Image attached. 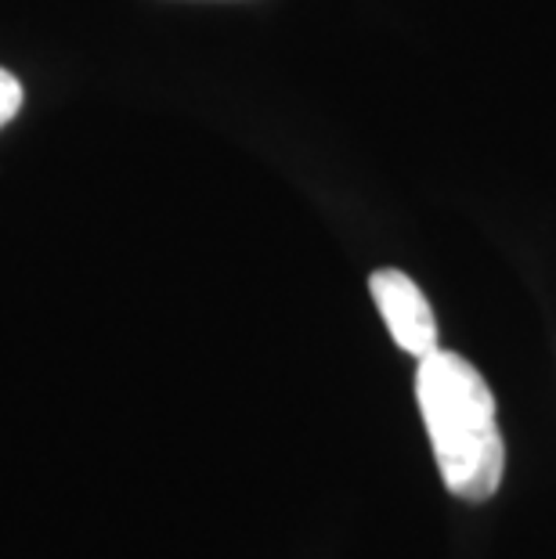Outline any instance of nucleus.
<instances>
[{"mask_svg": "<svg viewBox=\"0 0 556 559\" xmlns=\"http://www.w3.org/2000/svg\"><path fill=\"white\" fill-rule=\"evenodd\" d=\"M369 293H372V300H376V307H380L390 336H394V343L401 350L412 354V358H419V361L437 350L434 311H430L423 289L405 275V271H394V267L372 271Z\"/></svg>", "mask_w": 556, "mask_h": 559, "instance_id": "obj_2", "label": "nucleus"}, {"mask_svg": "<svg viewBox=\"0 0 556 559\" xmlns=\"http://www.w3.org/2000/svg\"><path fill=\"white\" fill-rule=\"evenodd\" d=\"M19 109H22V83L8 69H0V127L15 120Z\"/></svg>", "mask_w": 556, "mask_h": 559, "instance_id": "obj_3", "label": "nucleus"}, {"mask_svg": "<svg viewBox=\"0 0 556 559\" xmlns=\"http://www.w3.org/2000/svg\"><path fill=\"white\" fill-rule=\"evenodd\" d=\"M416 401L445 487L463 502H488L502 484L506 444L484 376L437 347L419 361Z\"/></svg>", "mask_w": 556, "mask_h": 559, "instance_id": "obj_1", "label": "nucleus"}]
</instances>
